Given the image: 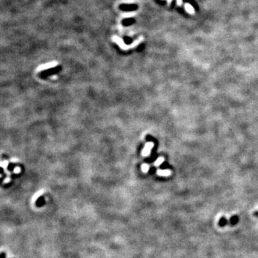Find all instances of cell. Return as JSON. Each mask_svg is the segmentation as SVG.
<instances>
[{"mask_svg": "<svg viewBox=\"0 0 258 258\" xmlns=\"http://www.w3.org/2000/svg\"><path fill=\"white\" fill-rule=\"evenodd\" d=\"M153 142H147L145 145L144 148L142 150V156L144 157H147L150 155V151L151 149L153 147Z\"/></svg>", "mask_w": 258, "mask_h": 258, "instance_id": "cell-1", "label": "cell"}, {"mask_svg": "<svg viewBox=\"0 0 258 258\" xmlns=\"http://www.w3.org/2000/svg\"><path fill=\"white\" fill-rule=\"evenodd\" d=\"M156 173L161 176H169L171 174V171L169 169H158Z\"/></svg>", "mask_w": 258, "mask_h": 258, "instance_id": "cell-2", "label": "cell"}, {"mask_svg": "<svg viewBox=\"0 0 258 258\" xmlns=\"http://www.w3.org/2000/svg\"><path fill=\"white\" fill-rule=\"evenodd\" d=\"M57 63L56 62H50V63L45 64H42V65L39 66V67L37 68V71L39 70H47V69H49L50 67H55V65H56Z\"/></svg>", "mask_w": 258, "mask_h": 258, "instance_id": "cell-3", "label": "cell"}, {"mask_svg": "<svg viewBox=\"0 0 258 258\" xmlns=\"http://www.w3.org/2000/svg\"><path fill=\"white\" fill-rule=\"evenodd\" d=\"M184 7H185V10H186V12H187L188 13L191 14H194L195 13L194 9V7L191 6V4H190L186 3L185 5H184Z\"/></svg>", "mask_w": 258, "mask_h": 258, "instance_id": "cell-4", "label": "cell"}, {"mask_svg": "<svg viewBox=\"0 0 258 258\" xmlns=\"http://www.w3.org/2000/svg\"><path fill=\"white\" fill-rule=\"evenodd\" d=\"M164 161V157H159L155 161V162H154V166H159L161 164H163Z\"/></svg>", "mask_w": 258, "mask_h": 258, "instance_id": "cell-5", "label": "cell"}, {"mask_svg": "<svg viewBox=\"0 0 258 258\" xmlns=\"http://www.w3.org/2000/svg\"><path fill=\"white\" fill-rule=\"evenodd\" d=\"M136 7L135 5H122L121 9L123 10H135Z\"/></svg>", "mask_w": 258, "mask_h": 258, "instance_id": "cell-6", "label": "cell"}, {"mask_svg": "<svg viewBox=\"0 0 258 258\" xmlns=\"http://www.w3.org/2000/svg\"><path fill=\"white\" fill-rule=\"evenodd\" d=\"M239 221V217H238L236 215L235 216H233L232 218L230 219V220H229V222H230V223L232 224V225H235Z\"/></svg>", "mask_w": 258, "mask_h": 258, "instance_id": "cell-7", "label": "cell"}, {"mask_svg": "<svg viewBox=\"0 0 258 258\" xmlns=\"http://www.w3.org/2000/svg\"><path fill=\"white\" fill-rule=\"evenodd\" d=\"M227 224V220L226 219L225 217H222L219 219V225L221 226V227L225 226Z\"/></svg>", "mask_w": 258, "mask_h": 258, "instance_id": "cell-8", "label": "cell"}, {"mask_svg": "<svg viewBox=\"0 0 258 258\" xmlns=\"http://www.w3.org/2000/svg\"><path fill=\"white\" fill-rule=\"evenodd\" d=\"M141 170H142V171L144 172V173H147V172L148 171V170H149V165L146 164H143L142 166H141Z\"/></svg>", "mask_w": 258, "mask_h": 258, "instance_id": "cell-9", "label": "cell"}, {"mask_svg": "<svg viewBox=\"0 0 258 258\" xmlns=\"http://www.w3.org/2000/svg\"><path fill=\"white\" fill-rule=\"evenodd\" d=\"M19 171H20V168H19V167H16L15 168H14V172L15 173H19Z\"/></svg>", "mask_w": 258, "mask_h": 258, "instance_id": "cell-10", "label": "cell"}, {"mask_svg": "<svg viewBox=\"0 0 258 258\" xmlns=\"http://www.w3.org/2000/svg\"><path fill=\"white\" fill-rule=\"evenodd\" d=\"M177 4L178 6H181L182 4V0H177Z\"/></svg>", "mask_w": 258, "mask_h": 258, "instance_id": "cell-11", "label": "cell"}]
</instances>
